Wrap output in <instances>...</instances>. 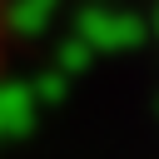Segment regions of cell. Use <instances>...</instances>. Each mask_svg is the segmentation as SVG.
<instances>
[{
  "label": "cell",
  "mask_w": 159,
  "mask_h": 159,
  "mask_svg": "<svg viewBox=\"0 0 159 159\" xmlns=\"http://www.w3.org/2000/svg\"><path fill=\"white\" fill-rule=\"evenodd\" d=\"M10 25H15V0H0V70H5V50H10Z\"/></svg>",
  "instance_id": "6da1fadb"
}]
</instances>
